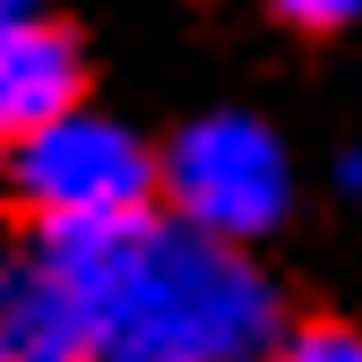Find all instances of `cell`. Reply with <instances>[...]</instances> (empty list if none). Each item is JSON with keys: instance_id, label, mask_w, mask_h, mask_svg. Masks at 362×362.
<instances>
[{"instance_id": "1", "label": "cell", "mask_w": 362, "mask_h": 362, "mask_svg": "<svg viewBox=\"0 0 362 362\" xmlns=\"http://www.w3.org/2000/svg\"><path fill=\"white\" fill-rule=\"evenodd\" d=\"M43 259L69 285L95 354L121 362H242L276 328L267 285L224 250V233H199V224H69Z\"/></svg>"}, {"instance_id": "2", "label": "cell", "mask_w": 362, "mask_h": 362, "mask_svg": "<svg viewBox=\"0 0 362 362\" xmlns=\"http://www.w3.org/2000/svg\"><path fill=\"white\" fill-rule=\"evenodd\" d=\"M18 190L43 216V233H69V224L147 216L156 164H147V147L129 139V129L86 121V112H61V121H43L35 139L18 147Z\"/></svg>"}, {"instance_id": "3", "label": "cell", "mask_w": 362, "mask_h": 362, "mask_svg": "<svg viewBox=\"0 0 362 362\" xmlns=\"http://www.w3.org/2000/svg\"><path fill=\"white\" fill-rule=\"evenodd\" d=\"M164 190H173V207L199 224V233H259V224H276L285 216V156H276V139H267L259 121H242V112H216V121H199V129H181L173 139V156H164Z\"/></svg>"}, {"instance_id": "4", "label": "cell", "mask_w": 362, "mask_h": 362, "mask_svg": "<svg viewBox=\"0 0 362 362\" xmlns=\"http://www.w3.org/2000/svg\"><path fill=\"white\" fill-rule=\"evenodd\" d=\"M78 112V43L43 18H0V139H35Z\"/></svg>"}, {"instance_id": "5", "label": "cell", "mask_w": 362, "mask_h": 362, "mask_svg": "<svg viewBox=\"0 0 362 362\" xmlns=\"http://www.w3.org/2000/svg\"><path fill=\"white\" fill-rule=\"evenodd\" d=\"M95 337H86L69 285L52 276V259L35 267H0V362H86Z\"/></svg>"}, {"instance_id": "6", "label": "cell", "mask_w": 362, "mask_h": 362, "mask_svg": "<svg viewBox=\"0 0 362 362\" xmlns=\"http://www.w3.org/2000/svg\"><path fill=\"white\" fill-rule=\"evenodd\" d=\"M285 362H362V328H345V320H310V328L285 337Z\"/></svg>"}, {"instance_id": "7", "label": "cell", "mask_w": 362, "mask_h": 362, "mask_svg": "<svg viewBox=\"0 0 362 362\" xmlns=\"http://www.w3.org/2000/svg\"><path fill=\"white\" fill-rule=\"evenodd\" d=\"M267 9L293 26H345V18H362V0H267Z\"/></svg>"}, {"instance_id": "8", "label": "cell", "mask_w": 362, "mask_h": 362, "mask_svg": "<svg viewBox=\"0 0 362 362\" xmlns=\"http://www.w3.org/2000/svg\"><path fill=\"white\" fill-rule=\"evenodd\" d=\"M345 190H354V199H362V156H354V164H345Z\"/></svg>"}, {"instance_id": "9", "label": "cell", "mask_w": 362, "mask_h": 362, "mask_svg": "<svg viewBox=\"0 0 362 362\" xmlns=\"http://www.w3.org/2000/svg\"><path fill=\"white\" fill-rule=\"evenodd\" d=\"M18 9H26V0H0V18H18Z\"/></svg>"}, {"instance_id": "10", "label": "cell", "mask_w": 362, "mask_h": 362, "mask_svg": "<svg viewBox=\"0 0 362 362\" xmlns=\"http://www.w3.org/2000/svg\"><path fill=\"white\" fill-rule=\"evenodd\" d=\"M86 362H121V354H86Z\"/></svg>"}]
</instances>
